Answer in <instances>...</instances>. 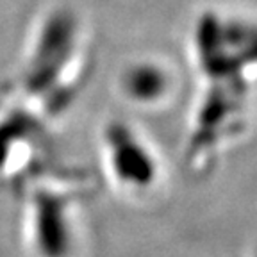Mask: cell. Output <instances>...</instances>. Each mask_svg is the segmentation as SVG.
<instances>
[{
    "label": "cell",
    "mask_w": 257,
    "mask_h": 257,
    "mask_svg": "<svg viewBox=\"0 0 257 257\" xmlns=\"http://www.w3.org/2000/svg\"><path fill=\"white\" fill-rule=\"evenodd\" d=\"M47 161L34 118L29 114H0V189L15 191Z\"/></svg>",
    "instance_id": "3"
},
{
    "label": "cell",
    "mask_w": 257,
    "mask_h": 257,
    "mask_svg": "<svg viewBox=\"0 0 257 257\" xmlns=\"http://www.w3.org/2000/svg\"><path fill=\"white\" fill-rule=\"evenodd\" d=\"M95 189L88 170L48 159L13 191L20 236L32 257H73L82 213Z\"/></svg>",
    "instance_id": "1"
},
{
    "label": "cell",
    "mask_w": 257,
    "mask_h": 257,
    "mask_svg": "<svg viewBox=\"0 0 257 257\" xmlns=\"http://www.w3.org/2000/svg\"><path fill=\"white\" fill-rule=\"evenodd\" d=\"M100 166L107 186L125 200H147L163 181V163L157 150L123 121H111L102 131Z\"/></svg>",
    "instance_id": "2"
}]
</instances>
